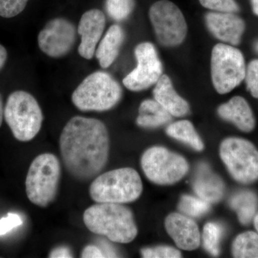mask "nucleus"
<instances>
[{
	"label": "nucleus",
	"instance_id": "1",
	"mask_svg": "<svg viewBox=\"0 0 258 258\" xmlns=\"http://www.w3.org/2000/svg\"><path fill=\"white\" fill-rule=\"evenodd\" d=\"M60 149L64 167L71 175L80 181L93 179L108 162V129L96 118L73 117L60 134Z\"/></svg>",
	"mask_w": 258,
	"mask_h": 258
},
{
	"label": "nucleus",
	"instance_id": "2",
	"mask_svg": "<svg viewBox=\"0 0 258 258\" xmlns=\"http://www.w3.org/2000/svg\"><path fill=\"white\" fill-rule=\"evenodd\" d=\"M86 227L117 243H129L138 235L133 212L122 204L97 203L83 214Z\"/></svg>",
	"mask_w": 258,
	"mask_h": 258
},
{
	"label": "nucleus",
	"instance_id": "3",
	"mask_svg": "<svg viewBox=\"0 0 258 258\" xmlns=\"http://www.w3.org/2000/svg\"><path fill=\"white\" fill-rule=\"evenodd\" d=\"M143 191L139 173L132 168H120L97 176L90 186L96 203L125 204L138 200Z\"/></svg>",
	"mask_w": 258,
	"mask_h": 258
},
{
	"label": "nucleus",
	"instance_id": "4",
	"mask_svg": "<svg viewBox=\"0 0 258 258\" xmlns=\"http://www.w3.org/2000/svg\"><path fill=\"white\" fill-rule=\"evenodd\" d=\"M122 97L119 83L108 73L89 75L72 95L74 106L82 111H106L116 106Z\"/></svg>",
	"mask_w": 258,
	"mask_h": 258
},
{
	"label": "nucleus",
	"instance_id": "5",
	"mask_svg": "<svg viewBox=\"0 0 258 258\" xmlns=\"http://www.w3.org/2000/svg\"><path fill=\"white\" fill-rule=\"evenodd\" d=\"M5 121L15 138L20 142H30L41 129L43 114L37 100L23 91L12 93L4 108Z\"/></svg>",
	"mask_w": 258,
	"mask_h": 258
},
{
	"label": "nucleus",
	"instance_id": "6",
	"mask_svg": "<svg viewBox=\"0 0 258 258\" xmlns=\"http://www.w3.org/2000/svg\"><path fill=\"white\" fill-rule=\"evenodd\" d=\"M60 176V161L54 154L37 156L30 164L25 181L29 200L41 208L50 205L57 195Z\"/></svg>",
	"mask_w": 258,
	"mask_h": 258
},
{
	"label": "nucleus",
	"instance_id": "7",
	"mask_svg": "<svg viewBox=\"0 0 258 258\" xmlns=\"http://www.w3.org/2000/svg\"><path fill=\"white\" fill-rule=\"evenodd\" d=\"M242 52L232 45L219 43L214 46L211 56L212 84L217 92L226 94L238 86L246 75Z\"/></svg>",
	"mask_w": 258,
	"mask_h": 258
},
{
	"label": "nucleus",
	"instance_id": "8",
	"mask_svg": "<svg viewBox=\"0 0 258 258\" xmlns=\"http://www.w3.org/2000/svg\"><path fill=\"white\" fill-rule=\"evenodd\" d=\"M220 155L235 181L251 184L258 179V150L249 141L225 139L220 144Z\"/></svg>",
	"mask_w": 258,
	"mask_h": 258
},
{
	"label": "nucleus",
	"instance_id": "9",
	"mask_svg": "<svg viewBox=\"0 0 258 258\" xmlns=\"http://www.w3.org/2000/svg\"><path fill=\"white\" fill-rule=\"evenodd\" d=\"M141 164L148 179L159 185L175 184L189 169L184 157L161 147L148 149L142 155Z\"/></svg>",
	"mask_w": 258,
	"mask_h": 258
},
{
	"label": "nucleus",
	"instance_id": "10",
	"mask_svg": "<svg viewBox=\"0 0 258 258\" xmlns=\"http://www.w3.org/2000/svg\"><path fill=\"white\" fill-rule=\"evenodd\" d=\"M149 18L158 41L164 47H175L182 43L187 34L184 15L174 3L160 0L151 7Z\"/></svg>",
	"mask_w": 258,
	"mask_h": 258
},
{
	"label": "nucleus",
	"instance_id": "11",
	"mask_svg": "<svg viewBox=\"0 0 258 258\" xmlns=\"http://www.w3.org/2000/svg\"><path fill=\"white\" fill-rule=\"evenodd\" d=\"M137 67L123 80L127 89L142 91L154 86L163 74L162 63L157 49L151 42H142L134 50Z\"/></svg>",
	"mask_w": 258,
	"mask_h": 258
},
{
	"label": "nucleus",
	"instance_id": "12",
	"mask_svg": "<svg viewBox=\"0 0 258 258\" xmlns=\"http://www.w3.org/2000/svg\"><path fill=\"white\" fill-rule=\"evenodd\" d=\"M77 32V29L69 20L64 18L53 19L39 33L38 46L49 57H63L74 47Z\"/></svg>",
	"mask_w": 258,
	"mask_h": 258
},
{
	"label": "nucleus",
	"instance_id": "13",
	"mask_svg": "<svg viewBox=\"0 0 258 258\" xmlns=\"http://www.w3.org/2000/svg\"><path fill=\"white\" fill-rule=\"evenodd\" d=\"M105 27L106 16L101 10H88L82 15L77 31L81 37L79 53L83 58L87 60L93 58L97 45L101 40Z\"/></svg>",
	"mask_w": 258,
	"mask_h": 258
},
{
	"label": "nucleus",
	"instance_id": "14",
	"mask_svg": "<svg viewBox=\"0 0 258 258\" xmlns=\"http://www.w3.org/2000/svg\"><path fill=\"white\" fill-rule=\"evenodd\" d=\"M205 20L209 31L220 41L232 46L240 43L245 23L235 13H208L205 15Z\"/></svg>",
	"mask_w": 258,
	"mask_h": 258
},
{
	"label": "nucleus",
	"instance_id": "15",
	"mask_svg": "<svg viewBox=\"0 0 258 258\" xmlns=\"http://www.w3.org/2000/svg\"><path fill=\"white\" fill-rule=\"evenodd\" d=\"M165 228L180 249L194 250L200 246L201 240L200 230L191 217L173 212L166 217Z\"/></svg>",
	"mask_w": 258,
	"mask_h": 258
},
{
	"label": "nucleus",
	"instance_id": "16",
	"mask_svg": "<svg viewBox=\"0 0 258 258\" xmlns=\"http://www.w3.org/2000/svg\"><path fill=\"white\" fill-rule=\"evenodd\" d=\"M193 189L199 198L210 204L217 203L223 198L225 184L208 164H202L199 165L195 176Z\"/></svg>",
	"mask_w": 258,
	"mask_h": 258
},
{
	"label": "nucleus",
	"instance_id": "17",
	"mask_svg": "<svg viewBox=\"0 0 258 258\" xmlns=\"http://www.w3.org/2000/svg\"><path fill=\"white\" fill-rule=\"evenodd\" d=\"M217 113L222 119L233 123L244 132H250L255 125L252 109L246 100L241 96H235L217 109Z\"/></svg>",
	"mask_w": 258,
	"mask_h": 258
},
{
	"label": "nucleus",
	"instance_id": "18",
	"mask_svg": "<svg viewBox=\"0 0 258 258\" xmlns=\"http://www.w3.org/2000/svg\"><path fill=\"white\" fill-rule=\"evenodd\" d=\"M156 100L172 116L183 117L189 113L188 102L176 92L169 76L162 75L153 90Z\"/></svg>",
	"mask_w": 258,
	"mask_h": 258
},
{
	"label": "nucleus",
	"instance_id": "19",
	"mask_svg": "<svg viewBox=\"0 0 258 258\" xmlns=\"http://www.w3.org/2000/svg\"><path fill=\"white\" fill-rule=\"evenodd\" d=\"M124 40V31L120 25H113L107 30L95 52L102 69H108L116 60Z\"/></svg>",
	"mask_w": 258,
	"mask_h": 258
},
{
	"label": "nucleus",
	"instance_id": "20",
	"mask_svg": "<svg viewBox=\"0 0 258 258\" xmlns=\"http://www.w3.org/2000/svg\"><path fill=\"white\" fill-rule=\"evenodd\" d=\"M172 115L156 100L147 99L141 103L137 124L144 128H155L171 121Z\"/></svg>",
	"mask_w": 258,
	"mask_h": 258
},
{
	"label": "nucleus",
	"instance_id": "21",
	"mask_svg": "<svg viewBox=\"0 0 258 258\" xmlns=\"http://www.w3.org/2000/svg\"><path fill=\"white\" fill-rule=\"evenodd\" d=\"M166 133L171 138L186 144L197 152H202L205 147L201 137L189 120H181L171 123L166 128Z\"/></svg>",
	"mask_w": 258,
	"mask_h": 258
},
{
	"label": "nucleus",
	"instance_id": "22",
	"mask_svg": "<svg viewBox=\"0 0 258 258\" xmlns=\"http://www.w3.org/2000/svg\"><path fill=\"white\" fill-rule=\"evenodd\" d=\"M229 204L230 208L237 212L240 223L247 225L255 216L258 198L257 195L252 191H242L232 196Z\"/></svg>",
	"mask_w": 258,
	"mask_h": 258
},
{
	"label": "nucleus",
	"instance_id": "23",
	"mask_svg": "<svg viewBox=\"0 0 258 258\" xmlns=\"http://www.w3.org/2000/svg\"><path fill=\"white\" fill-rule=\"evenodd\" d=\"M232 255L239 258H258V234L245 232L237 236L232 246Z\"/></svg>",
	"mask_w": 258,
	"mask_h": 258
},
{
	"label": "nucleus",
	"instance_id": "24",
	"mask_svg": "<svg viewBox=\"0 0 258 258\" xmlns=\"http://www.w3.org/2000/svg\"><path fill=\"white\" fill-rule=\"evenodd\" d=\"M181 214L189 217H200L208 213L210 210V204L203 199L195 198L191 195L181 197L178 205Z\"/></svg>",
	"mask_w": 258,
	"mask_h": 258
},
{
	"label": "nucleus",
	"instance_id": "25",
	"mask_svg": "<svg viewBox=\"0 0 258 258\" xmlns=\"http://www.w3.org/2000/svg\"><path fill=\"white\" fill-rule=\"evenodd\" d=\"M135 0H106L108 16L116 22L124 21L133 13Z\"/></svg>",
	"mask_w": 258,
	"mask_h": 258
},
{
	"label": "nucleus",
	"instance_id": "26",
	"mask_svg": "<svg viewBox=\"0 0 258 258\" xmlns=\"http://www.w3.org/2000/svg\"><path fill=\"white\" fill-rule=\"evenodd\" d=\"M221 227L214 222L205 225L203 232V245L205 249L213 256L220 254V242L221 239Z\"/></svg>",
	"mask_w": 258,
	"mask_h": 258
},
{
	"label": "nucleus",
	"instance_id": "27",
	"mask_svg": "<svg viewBox=\"0 0 258 258\" xmlns=\"http://www.w3.org/2000/svg\"><path fill=\"white\" fill-rule=\"evenodd\" d=\"M144 258H178L181 257V253L177 249L169 246H157L146 247L141 250Z\"/></svg>",
	"mask_w": 258,
	"mask_h": 258
},
{
	"label": "nucleus",
	"instance_id": "28",
	"mask_svg": "<svg viewBox=\"0 0 258 258\" xmlns=\"http://www.w3.org/2000/svg\"><path fill=\"white\" fill-rule=\"evenodd\" d=\"M200 4L207 9L218 13H236L240 7L235 0H200Z\"/></svg>",
	"mask_w": 258,
	"mask_h": 258
},
{
	"label": "nucleus",
	"instance_id": "29",
	"mask_svg": "<svg viewBox=\"0 0 258 258\" xmlns=\"http://www.w3.org/2000/svg\"><path fill=\"white\" fill-rule=\"evenodd\" d=\"M28 0H0V16L12 18L22 13Z\"/></svg>",
	"mask_w": 258,
	"mask_h": 258
},
{
	"label": "nucleus",
	"instance_id": "30",
	"mask_svg": "<svg viewBox=\"0 0 258 258\" xmlns=\"http://www.w3.org/2000/svg\"><path fill=\"white\" fill-rule=\"evenodd\" d=\"M244 80L247 89L252 96L258 98V60L249 62L246 69Z\"/></svg>",
	"mask_w": 258,
	"mask_h": 258
},
{
	"label": "nucleus",
	"instance_id": "31",
	"mask_svg": "<svg viewBox=\"0 0 258 258\" xmlns=\"http://www.w3.org/2000/svg\"><path fill=\"white\" fill-rule=\"evenodd\" d=\"M23 223V219L18 214H8V216L0 219V236L6 235Z\"/></svg>",
	"mask_w": 258,
	"mask_h": 258
},
{
	"label": "nucleus",
	"instance_id": "32",
	"mask_svg": "<svg viewBox=\"0 0 258 258\" xmlns=\"http://www.w3.org/2000/svg\"><path fill=\"white\" fill-rule=\"evenodd\" d=\"M81 257L83 258H101L105 257V255L100 247L90 244L83 249Z\"/></svg>",
	"mask_w": 258,
	"mask_h": 258
},
{
	"label": "nucleus",
	"instance_id": "33",
	"mask_svg": "<svg viewBox=\"0 0 258 258\" xmlns=\"http://www.w3.org/2000/svg\"><path fill=\"white\" fill-rule=\"evenodd\" d=\"M72 252L71 249L67 247L61 246L51 251L49 257L51 258H68L73 257Z\"/></svg>",
	"mask_w": 258,
	"mask_h": 258
},
{
	"label": "nucleus",
	"instance_id": "34",
	"mask_svg": "<svg viewBox=\"0 0 258 258\" xmlns=\"http://www.w3.org/2000/svg\"><path fill=\"white\" fill-rule=\"evenodd\" d=\"M8 58V52L3 45H0V71L4 67Z\"/></svg>",
	"mask_w": 258,
	"mask_h": 258
},
{
	"label": "nucleus",
	"instance_id": "35",
	"mask_svg": "<svg viewBox=\"0 0 258 258\" xmlns=\"http://www.w3.org/2000/svg\"><path fill=\"white\" fill-rule=\"evenodd\" d=\"M4 106H3V100L2 95L0 94V127L3 124V118H4Z\"/></svg>",
	"mask_w": 258,
	"mask_h": 258
},
{
	"label": "nucleus",
	"instance_id": "36",
	"mask_svg": "<svg viewBox=\"0 0 258 258\" xmlns=\"http://www.w3.org/2000/svg\"><path fill=\"white\" fill-rule=\"evenodd\" d=\"M252 5V11L258 16V0H250Z\"/></svg>",
	"mask_w": 258,
	"mask_h": 258
},
{
	"label": "nucleus",
	"instance_id": "37",
	"mask_svg": "<svg viewBox=\"0 0 258 258\" xmlns=\"http://www.w3.org/2000/svg\"><path fill=\"white\" fill-rule=\"evenodd\" d=\"M253 220L254 227H255L256 230H257V232H258V214H257V215H255V216H254Z\"/></svg>",
	"mask_w": 258,
	"mask_h": 258
},
{
	"label": "nucleus",
	"instance_id": "38",
	"mask_svg": "<svg viewBox=\"0 0 258 258\" xmlns=\"http://www.w3.org/2000/svg\"><path fill=\"white\" fill-rule=\"evenodd\" d=\"M254 50H255L256 52L258 53V41L254 44Z\"/></svg>",
	"mask_w": 258,
	"mask_h": 258
}]
</instances>
